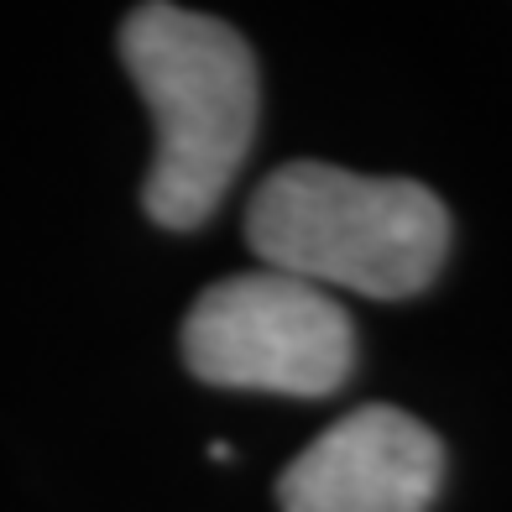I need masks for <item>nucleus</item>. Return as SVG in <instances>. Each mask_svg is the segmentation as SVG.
Listing matches in <instances>:
<instances>
[{"instance_id": "obj_1", "label": "nucleus", "mask_w": 512, "mask_h": 512, "mask_svg": "<svg viewBox=\"0 0 512 512\" xmlns=\"http://www.w3.org/2000/svg\"><path fill=\"white\" fill-rule=\"evenodd\" d=\"M121 58L157 126L142 204L157 225L194 230L215 215L256 136V63L241 32L183 6H136Z\"/></svg>"}, {"instance_id": "obj_2", "label": "nucleus", "mask_w": 512, "mask_h": 512, "mask_svg": "<svg viewBox=\"0 0 512 512\" xmlns=\"http://www.w3.org/2000/svg\"><path fill=\"white\" fill-rule=\"evenodd\" d=\"M246 241L262 267L314 288L408 298L434 283L450 215L413 178H366L330 162L277 168L246 209Z\"/></svg>"}, {"instance_id": "obj_3", "label": "nucleus", "mask_w": 512, "mask_h": 512, "mask_svg": "<svg viewBox=\"0 0 512 512\" xmlns=\"http://www.w3.org/2000/svg\"><path fill=\"white\" fill-rule=\"evenodd\" d=\"M183 361L215 387L324 398L351 377L356 335L324 288L262 267L199 293L183 319Z\"/></svg>"}, {"instance_id": "obj_4", "label": "nucleus", "mask_w": 512, "mask_h": 512, "mask_svg": "<svg viewBox=\"0 0 512 512\" xmlns=\"http://www.w3.org/2000/svg\"><path fill=\"white\" fill-rule=\"evenodd\" d=\"M439 439L398 408H356L298 455L283 512H424L439 492Z\"/></svg>"}]
</instances>
